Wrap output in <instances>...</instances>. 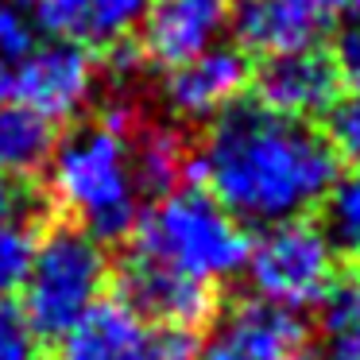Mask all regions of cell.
Instances as JSON below:
<instances>
[{"mask_svg": "<svg viewBox=\"0 0 360 360\" xmlns=\"http://www.w3.org/2000/svg\"><path fill=\"white\" fill-rule=\"evenodd\" d=\"M337 163L326 132L314 124L236 105L210 124L202 148L190 155V174L244 229H271L310 217L333 186Z\"/></svg>", "mask_w": 360, "mask_h": 360, "instance_id": "6da1fadb", "label": "cell"}, {"mask_svg": "<svg viewBox=\"0 0 360 360\" xmlns=\"http://www.w3.org/2000/svg\"><path fill=\"white\" fill-rule=\"evenodd\" d=\"M136 112L112 105L97 120L74 128L47 159V186L55 205L94 240H120L143 210V190L132 167Z\"/></svg>", "mask_w": 360, "mask_h": 360, "instance_id": "7a4b0ae2", "label": "cell"}, {"mask_svg": "<svg viewBox=\"0 0 360 360\" xmlns=\"http://www.w3.org/2000/svg\"><path fill=\"white\" fill-rule=\"evenodd\" d=\"M128 236V259L210 290L244 271L252 244L248 229L198 186H179L155 198L148 210H140Z\"/></svg>", "mask_w": 360, "mask_h": 360, "instance_id": "3957f363", "label": "cell"}, {"mask_svg": "<svg viewBox=\"0 0 360 360\" xmlns=\"http://www.w3.org/2000/svg\"><path fill=\"white\" fill-rule=\"evenodd\" d=\"M109 252L74 225H55L35 240V256L20 290V318L32 337L63 341L101 298H109Z\"/></svg>", "mask_w": 360, "mask_h": 360, "instance_id": "277c9868", "label": "cell"}, {"mask_svg": "<svg viewBox=\"0 0 360 360\" xmlns=\"http://www.w3.org/2000/svg\"><path fill=\"white\" fill-rule=\"evenodd\" d=\"M244 275L259 302L302 314L329 298V290L341 279V264H337V248L326 236V229L302 217L264 229L248 244Z\"/></svg>", "mask_w": 360, "mask_h": 360, "instance_id": "5b68a950", "label": "cell"}, {"mask_svg": "<svg viewBox=\"0 0 360 360\" xmlns=\"http://www.w3.org/2000/svg\"><path fill=\"white\" fill-rule=\"evenodd\" d=\"M194 333L159 329L124 298H101L58 341V360H194Z\"/></svg>", "mask_w": 360, "mask_h": 360, "instance_id": "8992f818", "label": "cell"}, {"mask_svg": "<svg viewBox=\"0 0 360 360\" xmlns=\"http://www.w3.org/2000/svg\"><path fill=\"white\" fill-rule=\"evenodd\" d=\"M97 82H101V66L89 51L51 39L39 43L20 63H12L8 105H20L58 128L63 120L86 112V105L97 94Z\"/></svg>", "mask_w": 360, "mask_h": 360, "instance_id": "52a82bcc", "label": "cell"}, {"mask_svg": "<svg viewBox=\"0 0 360 360\" xmlns=\"http://www.w3.org/2000/svg\"><path fill=\"white\" fill-rule=\"evenodd\" d=\"M252 86L248 55L236 47H213L182 66L163 70V105L182 124H213L236 109Z\"/></svg>", "mask_w": 360, "mask_h": 360, "instance_id": "ba28073f", "label": "cell"}, {"mask_svg": "<svg viewBox=\"0 0 360 360\" xmlns=\"http://www.w3.org/2000/svg\"><path fill=\"white\" fill-rule=\"evenodd\" d=\"M341 66L321 47L264 58L256 74L259 109L275 112L283 120H298V124H310L314 117H329L341 105Z\"/></svg>", "mask_w": 360, "mask_h": 360, "instance_id": "9c48e42d", "label": "cell"}, {"mask_svg": "<svg viewBox=\"0 0 360 360\" xmlns=\"http://www.w3.org/2000/svg\"><path fill=\"white\" fill-rule=\"evenodd\" d=\"M306 321L271 302H236L213 321L210 337L198 345L194 360H302Z\"/></svg>", "mask_w": 360, "mask_h": 360, "instance_id": "30bf717a", "label": "cell"}, {"mask_svg": "<svg viewBox=\"0 0 360 360\" xmlns=\"http://www.w3.org/2000/svg\"><path fill=\"white\" fill-rule=\"evenodd\" d=\"M229 27V0H151L140 24V58L159 70L182 66L221 47Z\"/></svg>", "mask_w": 360, "mask_h": 360, "instance_id": "8fae6325", "label": "cell"}, {"mask_svg": "<svg viewBox=\"0 0 360 360\" xmlns=\"http://www.w3.org/2000/svg\"><path fill=\"white\" fill-rule=\"evenodd\" d=\"M148 8L151 0H35V27L89 55H109L117 47H128Z\"/></svg>", "mask_w": 360, "mask_h": 360, "instance_id": "7c38bea8", "label": "cell"}, {"mask_svg": "<svg viewBox=\"0 0 360 360\" xmlns=\"http://www.w3.org/2000/svg\"><path fill=\"white\" fill-rule=\"evenodd\" d=\"M117 298H124L151 326L174 329V333H194L217 310V290L198 287V283H186V279H174V275L159 271V267L136 264V259H124Z\"/></svg>", "mask_w": 360, "mask_h": 360, "instance_id": "4fadbf2b", "label": "cell"}, {"mask_svg": "<svg viewBox=\"0 0 360 360\" xmlns=\"http://www.w3.org/2000/svg\"><path fill=\"white\" fill-rule=\"evenodd\" d=\"M333 12L318 0H252L236 20V39L244 51L264 58L298 55L321 43Z\"/></svg>", "mask_w": 360, "mask_h": 360, "instance_id": "5bb4252c", "label": "cell"}, {"mask_svg": "<svg viewBox=\"0 0 360 360\" xmlns=\"http://www.w3.org/2000/svg\"><path fill=\"white\" fill-rule=\"evenodd\" d=\"M132 167L143 198H163L179 190V182L190 174V151L174 124H143L132 128Z\"/></svg>", "mask_w": 360, "mask_h": 360, "instance_id": "9a60e30c", "label": "cell"}, {"mask_svg": "<svg viewBox=\"0 0 360 360\" xmlns=\"http://www.w3.org/2000/svg\"><path fill=\"white\" fill-rule=\"evenodd\" d=\"M55 143V124H47L43 117L20 109V105H0V179L35 174L39 167H47Z\"/></svg>", "mask_w": 360, "mask_h": 360, "instance_id": "2e32d148", "label": "cell"}, {"mask_svg": "<svg viewBox=\"0 0 360 360\" xmlns=\"http://www.w3.org/2000/svg\"><path fill=\"white\" fill-rule=\"evenodd\" d=\"M326 360H360V267L341 275L326 302Z\"/></svg>", "mask_w": 360, "mask_h": 360, "instance_id": "e0dca14e", "label": "cell"}, {"mask_svg": "<svg viewBox=\"0 0 360 360\" xmlns=\"http://www.w3.org/2000/svg\"><path fill=\"white\" fill-rule=\"evenodd\" d=\"M326 236L337 252L360 256V167L337 174L326 194Z\"/></svg>", "mask_w": 360, "mask_h": 360, "instance_id": "ac0fdd59", "label": "cell"}, {"mask_svg": "<svg viewBox=\"0 0 360 360\" xmlns=\"http://www.w3.org/2000/svg\"><path fill=\"white\" fill-rule=\"evenodd\" d=\"M35 229L27 217H8L0 221V310H8V302H16L24 290L27 267L35 256Z\"/></svg>", "mask_w": 360, "mask_h": 360, "instance_id": "d6986e66", "label": "cell"}, {"mask_svg": "<svg viewBox=\"0 0 360 360\" xmlns=\"http://www.w3.org/2000/svg\"><path fill=\"white\" fill-rule=\"evenodd\" d=\"M39 47L35 35V16L20 4V0H0V58L4 63H20L24 55Z\"/></svg>", "mask_w": 360, "mask_h": 360, "instance_id": "ffe728a7", "label": "cell"}, {"mask_svg": "<svg viewBox=\"0 0 360 360\" xmlns=\"http://www.w3.org/2000/svg\"><path fill=\"white\" fill-rule=\"evenodd\" d=\"M329 148L337 159H349L352 167H360V101H341L329 112Z\"/></svg>", "mask_w": 360, "mask_h": 360, "instance_id": "44dd1931", "label": "cell"}, {"mask_svg": "<svg viewBox=\"0 0 360 360\" xmlns=\"http://www.w3.org/2000/svg\"><path fill=\"white\" fill-rule=\"evenodd\" d=\"M0 360H35L32 329L12 310H0Z\"/></svg>", "mask_w": 360, "mask_h": 360, "instance_id": "7402d4cb", "label": "cell"}, {"mask_svg": "<svg viewBox=\"0 0 360 360\" xmlns=\"http://www.w3.org/2000/svg\"><path fill=\"white\" fill-rule=\"evenodd\" d=\"M337 66H341V78L352 86V101H360V32H352L349 39L341 43Z\"/></svg>", "mask_w": 360, "mask_h": 360, "instance_id": "603a6c76", "label": "cell"}, {"mask_svg": "<svg viewBox=\"0 0 360 360\" xmlns=\"http://www.w3.org/2000/svg\"><path fill=\"white\" fill-rule=\"evenodd\" d=\"M16 190H12V182L8 179H0V221H8V217H16Z\"/></svg>", "mask_w": 360, "mask_h": 360, "instance_id": "cb8c5ba5", "label": "cell"}, {"mask_svg": "<svg viewBox=\"0 0 360 360\" xmlns=\"http://www.w3.org/2000/svg\"><path fill=\"white\" fill-rule=\"evenodd\" d=\"M345 4H349V8H356V12H360V0H345Z\"/></svg>", "mask_w": 360, "mask_h": 360, "instance_id": "d4e9b609", "label": "cell"}, {"mask_svg": "<svg viewBox=\"0 0 360 360\" xmlns=\"http://www.w3.org/2000/svg\"><path fill=\"white\" fill-rule=\"evenodd\" d=\"M244 4H252V0H244Z\"/></svg>", "mask_w": 360, "mask_h": 360, "instance_id": "484cf974", "label": "cell"}]
</instances>
